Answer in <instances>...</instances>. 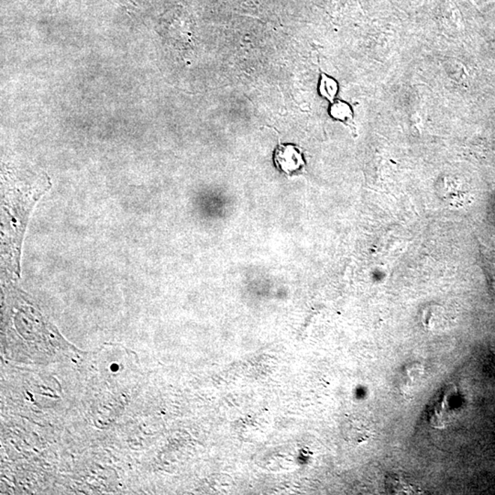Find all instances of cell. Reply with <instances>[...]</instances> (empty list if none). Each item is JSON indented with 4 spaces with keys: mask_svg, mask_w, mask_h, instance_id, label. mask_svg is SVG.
<instances>
[{
    "mask_svg": "<svg viewBox=\"0 0 495 495\" xmlns=\"http://www.w3.org/2000/svg\"><path fill=\"white\" fill-rule=\"evenodd\" d=\"M273 160L277 168L289 177L300 174L306 165L302 149L294 144H279Z\"/></svg>",
    "mask_w": 495,
    "mask_h": 495,
    "instance_id": "6da1fadb",
    "label": "cell"
},
{
    "mask_svg": "<svg viewBox=\"0 0 495 495\" xmlns=\"http://www.w3.org/2000/svg\"><path fill=\"white\" fill-rule=\"evenodd\" d=\"M344 431L346 438L356 444L365 442L372 436V426L363 419H351Z\"/></svg>",
    "mask_w": 495,
    "mask_h": 495,
    "instance_id": "7a4b0ae2",
    "label": "cell"
},
{
    "mask_svg": "<svg viewBox=\"0 0 495 495\" xmlns=\"http://www.w3.org/2000/svg\"><path fill=\"white\" fill-rule=\"evenodd\" d=\"M318 91L321 97L332 102L335 100L337 94H338V83H337L336 80L331 79L330 76L322 74L320 81H319Z\"/></svg>",
    "mask_w": 495,
    "mask_h": 495,
    "instance_id": "3957f363",
    "label": "cell"
},
{
    "mask_svg": "<svg viewBox=\"0 0 495 495\" xmlns=\"http://www.w3.org/2000/svg\"><path fill=\"white\" fill-rule=\"evenodd\" d=\"M330 115L337 121H348L353 118V109L343 101H336L330 107Z\"/></svg>",
    "mask_w": 495,
    "mask_h": 495,
    "instance_id": "277c9868",
    "label": "cell"
}]
</instances>
